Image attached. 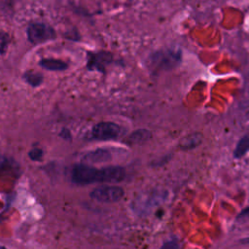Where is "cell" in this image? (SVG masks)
<instances>
[{"label": "cell", "mask_w": 249, "mask_h": 249, "mask_svg": "<svg viewBox=\"0 0 249 249\" xmlns=\"http://www.w3.org/2000/svg\"><path fill=\"white\" fill-rule=\"evenodd\" d=\"M8 45V35L0 32V52L5 51Z\"/></svg>", "instance_id": "4fadbf2b"}, {"label": "cell", "mask_w": 249, "mask_h": 249, "mask_svg": "<svg viewBox=\"0 0 249 249\" xmlns=\"http://www.w3.org/2000/svg\"><path fill=\"white\" fill-rule=\"evenodd\" d=\"M8 166V160L5 157L0 156V172Z\"/></svg>", "instance_id": "9a60e30c"}, {"label": "cell", "mask_w": 249, "mask_h": 249, "mask_svg": "<svg viewBox=\"0 0 249 249\" xmlns=\"http://www.w3.org/2000/svg\"><path fill=\"white\" fill-rule=\"evenodd\" d=\"M72 180L80 185L96 182L117 183L124 180L125 171L121 166L95 168L87 164H78L72 169Z\"/></svg>", "instance_id": "6da1fadb"}, {"label": "cell", "mask_w": 249, "mask_h": 249, "mask_svg": "<svg viewBox=\"0 0 249 249\" xmlns=\"http://www.w3.org/2000/svg\"><path fill=\"white\" fill-rule=\"evenodd\" d=\"M124 195L123 188L119 186H102L90 192V197L100 202H116Z\"/></svg>", "instance_id": "3957f363"}, {"label": "cell", "mask_w": 249, "mask_h": 249, "mask_svg": "<svg viewBox=\"0 0 249 249\" xmlns=\"http://www.w3.org/2000/svg\"><path fill=\"white\" fill-rule=\"evenodd\" d=\"M249 151V136H243L236 144V147L233 152L234 158H241Z\"/></svg>", "instance_id": "9c48e42d"}, {"label": "cell", "mask_w": 249, "mask_h": 249, "mask_svg": "<svg viewBox=\"0 0 249 249\" xmlns=\"http://www.w3.org/2000/svg\"><path fill=\"white\" fill-rule=\"evenodd\" d=\"M54 37V31L41 22L31 23L27 28V38L33 44H40Z\"/></svg>", "instance_id": "5b68a950"}, {"label": "cell", "mask_w": 249, "mask_h": 249, "mask_svg": "<svg viewBox=\"0 0 249 249\" xmlns=\"http://www.w3.org/2000/svg\"><path fill=\"white\" fill-rule=\"evenodd\" d=\"M29 158L32 160H40L42 159V156H43V152L41 149L39 148H33L30 152H29Z\"/></svg>", "instance_id": "7c38bea8"}, {"label": "cell", "mask_w": 249, "mask_h": 249, "mask_svg": "<svg viewBox=\"0 0 249 249\" xmlns=\"http://www.w3.org/2000/svg\"><path fill=\"white\" fill-rule=\"evenodd\" d=\"M180 59L181 54L179 52H175L174 50L160 51L151 55L149 65L153 71L160 72L175 67Z\"/></svg>", "instance_id": "7a4b0ae2"}, {"label": "cell", "mask_w": 249, "mask_h": 249, "mask_svg": "<svg viewBox=\"0 0 249 249\" xmlns=\"http://www.w3.org/2000/svg\"><path fill=\"white\" fill-rule=\"evenodd\" d=\"M111 159V155L107 150H96L85 157V160L89 162H99V161H106Z\"/></svg>", "instance_id": "52a82bcc"}, {"label": "cell", "mask_w": 249, "mask_h": 249, "mask_svg": "<svg viewBox=\"0 0 249 249\" xmlns=\"http://www.w3.org/2000/svg\"><path fill=\"white\" fill-rule=\"evenodd\" d=\"M24 79L32 86H38L42 82V77L38 73H26L24 76Z\"/></svg>", "instance_id": "8fae6325"}, {"label": "cell", "mask_w": 249, "mask_h": 249, "mask_svg": "<svg viewBox=\"0 0 249 249\" xmlns=\"http://www.w3.org/2000/svg\"><path fill=\"white\" fill-rule=\"evenodd\" d=\"M121 126L113 122H100L91 129V135L97 140H111L119 137Z\"/></svg>", "instance_id": "277c9868"}, {"label": "cell", "mask_w": 249, "mask_h": 249, "mask_svg": "<svg viewBox=\"0 0 249 249\" xmlns=\"http://www.w3.org/2000/svg\"><path fill=\"white\" fill-rule=\"evenodd\" d=\"M160 249H179V245L177 241L171 240V241L165 242Z\"/></svg>", "instance_id": "5bb4252c"}, {"label": "cell", "mask_w": 249, "mask_h": 249, "mask_svg": "<svg viewBox=\"0 0 249 249\" xmlns=\"http://www.w3.org/2000/svg\"><path fill=\"white\" fill-rule=\"evenodd\" d=\"M152 137L151 131L148 129H138L133 131L127 138V142L130 144H141L148 141Z\"/></svg>", "instance_id": "8992f818"}, {"label": "cell", "mask_w": 249, "mask_h": 249, "mask_svg": "<svg viewBox=\"0 0 249 249\" xmlns=\"http://www.w3.org/2000/svg\"><path fill=\"white\" fill-rule=\"evenodd\" d=\"M40 64L42 67L48 69V70H63L67 68V64L59 59H51V58H47V59H43L40 61Z\"/></svg>", "instance_id": "ba28073f"}, {"label": "cell", "mask_w": 249, "mask_h": 249, "mask_svg": "<svg viewBox=\"0 0 249 249\" xmlns=\"http://www.w3.org/2000/svg\"><path fill=\"white\" fill-rule=\"evenodd\" d=\"M200 140H201V136L199 134H197V133L191 134L182 140L181 146L184 149H191V148H194L196 145H198L200 143Z\"/></svg>", "instance_id": "30bf717a"}, {"label": "cell", "mask_w": 249, "mask_h": 249, "mask_svg": "<svg viewBox=\"0 0 249 249\" xmlns=\"http://www.w3.org/2000/svg\"><path fill=\"white\" fill-rule=\"evenodd\" d=\"M0 249H7V248H6V247H4V246H1V245H0Z\"/></svg>", "instance_id": "2e32d148"}]
</instances>
